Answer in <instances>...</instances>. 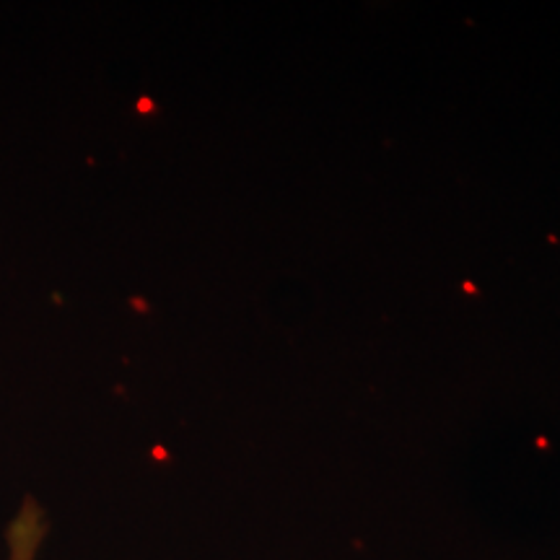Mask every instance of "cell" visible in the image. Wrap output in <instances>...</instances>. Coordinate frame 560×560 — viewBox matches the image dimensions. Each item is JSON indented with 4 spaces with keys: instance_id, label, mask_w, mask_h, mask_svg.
Listing matches in <instances>:
<instances>
[{
    "instance_id": "1",
    "label": "cell",
    "mask_w": 560,
    "mask_h": 560,
    "mask_svg": "<svg viewBox=\"0 0 560 560\" xmlns=\"http://www.w3.org/2000/svg\"><path fill=\"white\" fill-rule=\"evenodd\" d=\"M47 537V516L32 495L21 503L19 514L5 529V545H9V560H34Z\"/></svg>"
}]
</instances>
